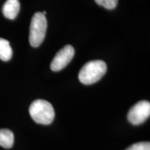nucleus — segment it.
<instances>
[{
    "instance_id": "obj_1",
    "label": "nucleus",
    "mask_w": 150,
    "mask_h": 150,
    "mask_svg": "<svg viewBox=\"0 0 150 150\" xmlns=\"http://www.w3.org/2000/svg\"><path fill=\"white\" fill-rule=\"evenodd\" d=\"M107 65L104 61L95 60L88 62L81 69L79 73V79L85 85L96 83L105 74Z\"/></svg>"
},
{
    "instance_id": "obj_2",
    "label": "nucleus",
    "mask_w": 150,
    "mask_h": 150,
    "mask_svg": "<svg viewBox=\"0 0 150 150\" xmlns=\"http://www.w3.org/2000/svg\"><path fill=\"white\" fill-rule=\"evenodd\" d=\"M29 113L35 122L47 125L53 122L55 112L53 106L44 99H36L29 107Z\"/></svg>"
},
{
    "instance_id": "obj_3",
    "label": "nucleus",
    "mask_w": 150,
    "mask_h": 150,
    "mask_svg": "<svg viewBox=\"0 0 150 150\" xmlns=\"http://www.w3.org/2000/svg\"><path fill=\"white\" fill-rule=\"evenodd\" d=\"M47 22L45 16L38 12L33 15L30 24L29 42L33 47H38L45 37Z\"/></svg>"
},
{
    "instance_id": "obj_4",
    "label": "nucleus",
    "mask_w": 150,
    "mask_h": 150,
    "mask_svg": "<svg viewBox=\"0 0 150 150\" xmlns=\"http://www.w3.org/2000/svg\"><path fill=\"white\" fill-rule=\"evenodd\" d=\"M149 115L150 103L148 101L142 100L131 108L127 115V118L132 125H139L147 120Z\"/></svg>"
},
{
    "instance_id": "obj_5",
    "label": "nucleus",
    "mask_w": 150,
    "mask_h": 150,
    "mask_svg": "<svg viewBox=\"0 0 150 150\" xmlns=\"http://www.w3.org/2000/svg\"><path fill=\"white\" fill-rule=\"evenodd\" d=\"M74 55V49L72 45H67L62 48L56 54L51 63L52 70L58 72L63 70L72 61Z\"/></svg>"
},
{
    "instance_id": "obj_6",
    "label": "nucleus",
    "mask_w": 150,
    "mask_h": 150,
    "mask_svg": "<svg viewBox=\"0 0 150 150\" xmlns=\"http://www.w3.org/2000/svg\"><path fill=\"white\" fill-rule=\"evenodd\" d=\"M20 8L18 0H6L2 8L4 16L9 20H14L18 16Z\"/></svg>"
},
{
    "instance_id": "obj_7",
    "label": "nucleus",
    "mask_w": 150,
    "mask_h": 150,
    "mask_svg": "<svg viewBox=\"0 0 150 150\" xmlns=\"http://www.w3.org/2000/svg\"><path fill=\"white\" fill-rule=\"evenodd\" d=\"M14 143V134L7 129H0V146L5 149H10Z\"/></svg>"
},
{
    "instance_id": "obj_8",
    "label": "nucleus",
    "mask_w": 150,
    "mask_h": 150,
    "mask_svg": "<svg viewBox=\"0 0 150 150\" xmlns=\"http://www.w3.org/2000/svg\"><path fill=\"white\" fill-rule=\"evenodd\" d=\"M12 56L13 50L9 41L0 38V59L3 61H8Z\"/></svg>"
},
{
    "instance_id": "obj_9",
    "label": "nucleus",
    "mask_w": 150,
    "mask_h": 150,
    "mask_svg": "<svg viewBox=\"0 0 150 150\" xmlns=\"http://www.w3.org/2000/svg\"><path fill=\"white\" fill-rule=\"evenodd\" d=\"M99 6L107 9H113L117 4V0H95Z\"/></svg>"
},
{
    "instance_id": "obj_10",
    "label": "nucleus",
    "mask_w": 150,
    "mask_h": 150,
    "mask_svg": "<svg viewBox=\"0 0 150 150\" xmlns=\"http://www.w3.org/2000/svg\"><path fill=\"white\" fill-rule=\"evenodd\" d=\"M126 150H150V143L149 142H141L131 145Z\"/></svg>"
}]
</instances>
